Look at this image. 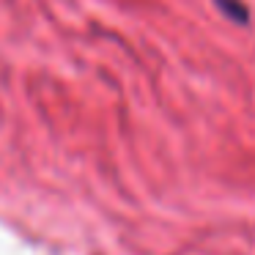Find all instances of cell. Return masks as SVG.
Instances as JSON below:
<instances>
[{
  "instance_id": "6da1fadb",
  "label": "cell",
  "mask_w": 255,
  "mask_h": 255,
  "mask_svg": "<svg viewBox=\"0 0 255 255\" xmlns=\"http://www.w3.org/2000/svg\"><path fill=\"white\" fill-rule=\"evenodd\" d=\"M214 3H217V8H220L225 17L233 19V22H239V25L250 22V8L244 6L242 0H214Z\"/></svg>"
}]
</instances>
